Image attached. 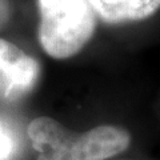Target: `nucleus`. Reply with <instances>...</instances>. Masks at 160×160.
Listing matches in <instances>:
<instances>
[{
    "label": "nucleus",
    "instance_id": "f257e3e1",
    "mask_svg": "<svg viewBox=\"0 0 160 160\" xmlns=\"http://www.w3.org/2000/svg\"><path fill=\"white\" fill-rule=\"evenodd\" d=\"M28 136L39 152L38 160H104L123 152L129 144V135L123 128L100 126L75 135L46 116L29 123Z\"/></svg>",
    "mask_w": 160,
    "mask_h": 160
},
{
    "label": "nucleus",
    "instance_id": "f03ea898",
    "mask_svg": "<svg viewBox=\"0 0 160 160\" xmlns=\"http://www.w3.org/2000/svg\"><path fill=\"white\" fill-rule=\"evenodd\" d=\"M39 40L47 55L68 59L91 40L96 13L88 0H38Z\"/></svg>",
    "mask_w": 160,
    "mask_h": 160
},
{
    "label": "nucleus",
    "instance_id": "7ed1b4c3",
    "mask_svg": "<svg viewBox=\"0 0 160 160\" xmlns=\"http://www.w3.org/2000/svg\"><path fill=\"white\" fill-rule=\"evenodd\" d=\"M39 64L15 44L0 39V102L13 103L33 89Z\"/></svg>",
    "mask_w": 160,
    "mask_h": 160
},
{
    "label": "nucleus",
    "instance_id": "20e7f679",
    "mask_svg": "<svg viewBox=\"0 0 160 160\" xmlns=\"http://www.w3.org/2000/svg\"><path fill=\"white\" fill-rule=\"evenodd\" d=\"M92 9L108 24L135 23L151 18L160 8V0H88Z\"/></svg>",
    "mask_w": 160,
    "mask_h": 160
},
{
    "label": "nucleus",
    "instance_id": "39448f33",
    "mask_svg": "<svg viewBox=\"0 0 160 160\" xmlns=\"http://www.w3.org/2000/svg\"><path fill=\"white\" fill-rule=\"evenodd\" d=\"M18 152V138L13 129L0 120V160H13Z\"/></svg>",
    "mask_w": 160,
    "mask_h": 160
},
{
    "label": "nucleus",
    "instance_id": "423d86ee",
    "mask_svg": "<svg viewBox=\"0 0 160 160\" xmlns=\"http://www.w3.org/2000/svg\"><path fill=\"white\" fill-rule=\"evenodd\" d=\"M11 18V7L8 0H0V29L6 27Z\"/></svg>",
    "mask_w": 160,
    "mask_h": 160
}]
</instances>
